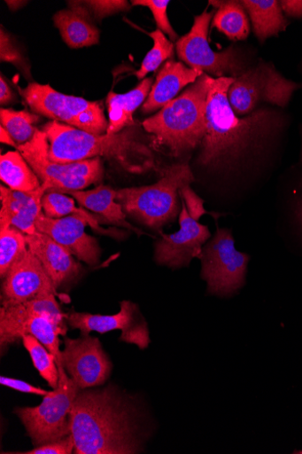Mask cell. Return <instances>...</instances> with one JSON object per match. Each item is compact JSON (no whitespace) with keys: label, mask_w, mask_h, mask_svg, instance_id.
I'll list each match as a JSON object with an SVG mask.
<instances>
[{"label":"cell","mask_w":302,"mask_h":454,"mask_svg":"<svg viewBox=\"0 0 302 454\" xmlns=\"http://www.w3.org/2000/svg\"><path fill=\"white\" fill-rule=\"evenodd\" d=\"M236 78H213L206 101V131L198 162L206 168H230L251 149H264L288 127L281 110L257 109L240 118L232 109L228 91Z\"/></svg>","instance_id":"obj_1"},{"label":"cell","mask_w":302,"mask_h":454,"mask_svg":"<svg viewBox=\"0 0 302 454\" xmlns=\"http://www.w3.org/2000/svg\"><path fill=\"white\" fill-rule=\"evenodd\" d=\"M136 401L114 386L80 390L71 414L76 454H135L146 439Z\"/></svg>","instance_id":"obj_2"},{"label":"cell","mask_w":302,"mask_h":454,"mask_svg":"<svg viewBox=\"0 0 302 454\" xmlns=\"http://www.w3.org/2000/svg\"><path fill=\"white\" fill-rule=\"evenodd\" d=\"M42 131L48 137L50 159L57 163L105 158L133 175L145 174L156 167L155 155L140 139L136 126L114 135H95L52 121Z\"/></svg>","instance_id":"obj_3"},{"label":"cell","mask_w":302,"mask_h":454,"mask_svg":"<svg viewBox=\"0 0 302 454\" xmlns=\"http://www.w3.org/2000/svg\"><path fill=\"white\" fill-rule=\"evenodd\" d=\"M213 78L204 73L180 97L143 122L156 145L175 157L201 145L206 131V101Z\"/></svg>","instance_id":"obj_4"},{"label":"cell","mask_w":302,"mask_h":454,"mask_svg":"<svg viewBox=\"0 0 302 454\" xmlns=\"http://www.w3.org/2000/svg\"><path fill=\"white\" fill-rule=\"evenodd\" d=\"M67 333L66 315L54 294L39 296L27 302L0 309V347L7 348L26 335L35 337L44 345L63 365L59 336Z\"/></svg>","instance_id":"obj_5"},{"label":"cell","mask_w":302,"mask_h":454,"mask_svg":"<svg viewBox=\"0 0 302 454\" xmlns=\"http://www.w3.org/2000/svg\"><path fill=\"white\" fill-rule=\"evenodd\" d=\"M194 181L188 163L170 165L154 184L118 190L116 200L126 215L151 229L159 230L176 219L180 190Z\"/></svg>","instance_id":"obj_6"},{"label":"cell","mask_w":302,"mask_h":454,"mask_svg":"<svg viewBox=\"0 0 302 454\" xmlns=\"http://www.w3.org/2000/svg\"><path fill=\"white\" fill-rule=\"evenodd\" d=\"M17 149L30 165L41 184L47 188V192L66 194L71 191L83 190L103 180L102 158L66 164L52 161L50 159L48 137L42 130H38L30 142Z\"/></svg>","instance_id":"obj_7"},{"label":"cell","mask_w":302,"mask_h":454,"mask_svg":"<svg viewBox=\"0 0 302 454\" xmlns=\"http://www.w3.org/2000/svg\"><path fill=\"white\" fill-rule=\"evenodd\" d=\"M58 369V388L44 396L37 406L15 410L35 447L71 434V409L81 389L68 376L64 365H59Z\"/></svg>","instance_id":"obj_8"},{"label":"cell","mask_w":302,"mask_h":454,"mask_svg":"<svg viewBox=\"0 0 302 454\" xmlns=\"http://www.w3.org/2000/svg\"><path fill=\"white\" fill-rule=\"evenodd\" d=\"M20 93L36 114L62 121L65 125L90 134L105 135L107 132L109 121L99 102L67 96L50 85H40L35 82Z\"/></svg>","instance_id":"obj_9"},{"label":"cell","mask_w":302,"mask_h":454,"mask_svg":"<svg viewBox=\"0 0 302 454\" xmlns=\"http://www.w3.org/2000/svg\"><path fill=\"white\" fill-rule=\"evenodd\" d=\"M301 89L302 84L285 78L274 64L261 61L235 79L228 100L236 114L248 115L262 103L284 108Z\"/></svg>","instance_id":"obj_10"},{"label":"cell","mask_w":302,"mask_h":454,"mask_svg":"<svg viewBox=\"0 0 302 454\" xmlns=\"http://www.w3.org/2000/svg\"><path fill=\"white\" fill-rule=\"evenodd\" d=\"M200 260L209 294L229 297L244 285L249 256L236 249L230 230L219 229L203 247Z\"/></svg>","instance_id":"obj_11"},{"label":"cell","mask_w":302,"mask_h":454,"mask_svg":"<svg viewBox=\"0 0 302 454\" xmlns=\"http://www.w3.org/2000/svg\"><path fill=\"white\" fill-rule=\"evenodd\" d=\"M213 12L197 16L191 30L179 38L176 51L179 59L190 68L220 77L236 78L244 72V64L237 51L228 48L222 52L213 51L208 43V29Z\"/></svg>","instance_id":"obj_12"},{"label":"cell","mask_w":302,"mask_h":454,"mask_svg":"<svg viewBox=\"0 0 302 454\" xmlns=\"http://www.w3.org/2000/svg\"><path fill=\"white\" fill-rule=\"evenodd\" d=\"M102 221H105L102 217L81 208L78 214L60 219H52L42 213L35 227L37 231L49 235L66 247L79 261L95 266L100 261L101 247L94 237L86 233L85 229L90 225L94 230L108 235V231L100 228Z\"/></svg>","instance_id":"obj_13"},{"label":"cell","mask_w":302,"mask_h":454,"mask_svg":"<svg viewBox=\"0 0 302 454\" xmlns=\"http://www.w3.org/2000/svg\"><path fill=\"white\" fill-rule=\"evenodd\" d=\"M120 305V311L113 315L72 312L67 315V323L73 329H79L81 336L120 330V340L145 349L151 343L150 333L138 306L129 301H123Z\"/></svg>","instance_id":"obj_14"},{"label":"cell","mask_w":302,"mask_h":454,"mask_svg":"<svg viewBox=\"0 0 302 454\" xmlns=\"http://www.w3.org/2000/svg\"><path fill=\"white\" fill-rule=\"evenodd\" d=\"M63 365L68 376L81 389L101 387L111 376L112 364L99 339L81 336L65 339Z\"/></svg>","instance_id":"obj_15"},{"label":"cell","mask_w":302,"mask_h":454,"mask_svg":"<svg viewBox=\"0 0 302 454\" xmlns=\"http://www.w3.org/2000/svg\"><path fill=\"white\" fill-rule=\"evenodd\" d=\"M182 205L180 230L162 234L155 244L154 258L159 265L175 269L189 266L193 259L201 258L204 244L211 236L206 226L190 217L183 200Z\"/></svg>","instance_id":"obj_16"},{"label":"cell","mask_w":302,"mask_h":454,"mask_svg":"<svg viewBox=\"0 0 302 454\" xmlns=\"http://www.w3.org/2000/svg\"><path fill=\"white\" fill-rule=\"evenodd\" d=\"M3 280L4 308L17 306L42 295L58 296L51 278L29 249L12 266Z\"/></svg>","instance_id":"obj_17"},{"label":"cell","mask_w":302,"mask_h":454,"mask_svg":"<svg viewBox=\"0 0 302 454\" xmlns=\"http://www.w3.org/2000/svg\"><path fill=\"white\" fill-rule=\"evenodd\" d=\"M26 238L28 249L44 267L58 290L79 278L81 266L66 247L39 231Z\"/></svg>","instance_id":"obj_18"},{"label":"cell","mask_w":302,"mask_h":454,"mask_svg":"<svg viewBox=\"0 0 302 454\" xmlns=\"http://www.w3.org/2000/svg\"><path fill=\"white\" fill-rule=\"evenodd\" d=\"M204 72L190 68L182 62L168 60L159 72L151 93L142 107L143 114L162 109L189 85L194 84Z\"/></svg>","instance_id":"obj_19"},{"label":"cell","mask_w":302,"mask_h":454,"mask_svg":"<svg viewBox=\"0 0 302 454\" xmlns=\"http://www.w3.org/2000/svg\"><path fill=\"white\" fill-rule=\"evenodd\" d=\"M53 20L69 48H89L99 43L100 31L82 2H68V8L56 13Z\"/></svg>","instance_id":"obj_20"},{"label":"cell","mask_w":302,"mask_h":454,"mask_svg":"<svg viewBox=\"0 0 302 454\" xmlns=\"http://www.w3.org/2000/svg\"><path fill=\"white\" fill-rule=\"evenodd\" d=\"M116 193L117 191L110 186L99 185L90 191H71L66 194L75 199L82 208L98 215L105 223H113L139 235H144L143 231L127 221L121 205L116 200Z\"/></svg>","instance_id":"obj_21"},{"label":"cell","mask_w":302,"mask_h":454,"mask_svg":"<svg viewBox=\"0 0 302 454\" xmlns=\"http://www.w3.org/2000/svg\"><path fill=\"white\" fill-rule=\"evenodd\" d=\"M153 86V78L143 79L137 88L126 94L110 92L106 98L109 126L106 134H118L136 126L134 114L149 97Z\"/></svg>","instance_id":"obj_22"},{"label":"cell","mask_w":302,"mask_h":454,"mask_svg":"<svg viewBox=\"0 0 302 454\" xmlns=\"http://www.w3.org/2000/svg\"><path fill=\"white\" fill-rule=\"evenodd\" d=\"M256 37L265 43L272 36L284 32L290 25L277 0H243Z\"/></svg>","instance_id":"obj_23"},{"label":"cell","mask_w":302,"mask_h":454,"mask_svg":"<svg viewBox=\"0 0 302 454\" xmlns=\"http://www.w3.org/2000/svg\"><path fill=\"white\" fill-rule=\"evenodd\" d=\"M0 178L12 190L35 192L42 184L23 155L8 152L0 157Z\"/></svg>","instance_id":"obj_24"},{"label":"cell","mask_w":302,"mask_h":454,"mask_svg":"<svg viewBox=\"0 0 302 454\" xmlns=\"http://www.w3.org/2000/svg\"><path fill=\"white\" fill-rule=\"evenodd\" d=\"M217 13L212 27L234 41L245 40L250 33L249 20L241 2H209Z\"/></svg>","instance_id":"obj_25"},{"label":"cell","mask_w":302,"mask_h":454,"mask_svg":"<svg viewBox=\"0 0 302 454\" xmlns=\"http://www.w3.org/2000/svg\"><path fill=\"white\" fill-rule=\"evenodd\" d=\"M22 342L41 378L44 379L53 389L58 388L59 369L56 356L33 336H24Z\"/></svg>","instance_id":"obj_26"},{"label":"cell","mask_w":302,"mask_h":454,"mask_svg":"<svg viewBox=\"0 0 302 454\" xmlns=\"http://www.w3.org/2000/svg\"><path fill=\"white\" fill-rule=\"evenodd\" d=\"M40 117L27 111H15L3 108L0 111V121L13 137L18 147L30 142L35 136L38 129L34 127Z\"/></svg>","instance_id":"obj_27"},{"label":"cell","mask_w":302,"mask_h":454,"mask_svg":"<svg viewBox=\"0 0 302 454\" xmlns=\"http://www.w3.org/2000/svg\"><path fill=\"white\" fill-rule=\"evenodd\" d=\"M27 250V238L22 231L12 226L0 229V277L3 279Z\"/></svg>","instance_id":"obj_28"},{"label":"cell","mask_w":302,"mask_h":454,"mask_svg":"<svg viewBox=\"0 0 302 454\" xmlns=\"http://www.w3.org/2000/svg\"><path fill=\"white\" fill-rule=\"evenodd\" d=\"M150 36L153 39L154 45L144 58L140 69L136 73L140 80L145 79L149 73L157 70L164 61L174 56V45L163 32L156 29L150 33Z\"/></svg>","instance_id":"obj_29"},{"label":"cell","mask_w":302,"mask_h":454,"mask_svg":"<svg viewBox=\"0 0 302 454\" xmlns=\"http://www.w3.org/2000/svg\"><path fill=\"white\" fill-rule=\"evenodd\" d=\"M37 191L19 192L4 185L0 187V201H2L0 229L12 226L13 219L19 215L24 206L34 198Z\"/></svg>","instance_id":"obj_30"},{"label":"cell","mask_w":302,"mask_h":454,"mask_svg":"<svg viewBox=\"0 0 302 454\" xmlns=\"http://www.w3.org/2000/svg\"><path fill=\"white\" fill-rule=\"evenodd\" d=\"M0 59L14 65L27 79H31L30 65L14 36L2 26L0 32Z\"/></svg>","instance_id":"obj_31"},{"label":"cell","mask_w":302,"mask_h":454,"mask_svg":"<svg viewBox=\"0 0 302 454\" xmlns=\"http://www.w3.org/2000/svg\"><path fill=\"white\" fill-rule=\"evenodd\" d=\"M47 188L41 186L34 198L27 203L19 215L13 219L12 226L22 231L25 235L35 234L36 231L35 223L43 213L42 198L47 192Z\"/></svg>","instance_id":"obj_32"},{"label":"cell","mask_w":302,"mask_h":454,"mask_svg":"<svg viewBox=\"0 0 302 454\" xmlns=\"http://www.w3.org/2000/svg\"><path fill=\"white\" fill-rule=\"evenodd\" d=\"M43 213L50 218L60 219L78 214L74 198L59 192H47L42 198Z\"/></svg>","instance_id":"obj_33"},{"label":"cell","mask_w":302,"mask_h":454,"mask_svg":"<svg viewBox=\"0 0 302 454\" xmlns=\"http://www.w3.org/2000/svg\"><path fill=\"white\" fill-rule=\"evenodd\" d=\"M170 3L168 0H133V6L146 7L151 10L156 21L158 29L169 36L172 41H178L179 35L170 25L166 10Z\"/></svg>","instance_id":"obj_34"},{"label":"cell","mask_w":302,"mask_h":454,"mask_svg":"<svg viewBox=\"0 0 302 454\" xmlns=\"http://www.w3.org/2000/svg\"><path fill=\"white\" fill-rule=\"evenodd\" d=\"M94 20H102L113 14L128 12L131 10L125 0H92V2H82Z\"/></svg>","instance_id":"obj_35"},{"label":"cell","mask_w":302,"mask_h":454,"mask_svg":"<svg viewBox=\"0 0 302 454\" xmlns=\"http://www.w3.org/2000/svg\"><path fill=\"white\" fill-rule=\"evenodd\" d=\"M74 451V441L72 434L52 442L36 446L27 451L7 452L18 454H72Z\"/></svg>","instance_id":"obj_36"},{"label":"cell","mask_w":302,"mask_h":454,"mask_svg":"<svg viewBox=\"0 0 302 454\" xmlns=\"http://www.w3.org/2000/svg\"><path fill=\"white\" fill-rule=\"evenodd\" d=\"M180 194L190 217L195 221L198 222L202 216L207 215L204 208V200L192 190L190 184L183 186L180 190Z\"/></svg>","instance_id":"obj_37"},{"label":"cell","mask_w":302,"mask_h":454,"mask_svg":"<svg viewBox=\"0 0 302 454\" xmlns=\"http://www.w3.org/2000/svg\"><path fill=\"white\" fill-rule=\"evenodd\" d=\"M0 384L20 393L46 396L50 391L35 387L27 382L8 377L0 378Z\"/></svg>","instance_id":"obj_38"},{"label":"cell","mask_w":302,"mask_h":454,"mask_svg":"<svg viewBox=\"0 0 302 454\" xmlns=\"http://www.w3.org/2000/svg\"><path fill=\"white\" fill-rule=\"evenodd\" d=\"M280 5L287 18L302 19V0H282Z\"/></svg>","instance_id":"obj_39"},{"label":"cell","mask_w":302,"mask_h":454,"mask_svg":"<svg viewBox=\"0 0 302 454\" xmlns=\"http://www.w3.org/2000/svg\"><path fill=\"white\" fill-rule=\"evenodd\" d=\"M15 96L12 91L11 88L7 84L4 75L0 77V104L2 106H7L13 102Z\"/></svg>","instance_id":"obj_40"},{"label":"cell","mask_w":302,"mask_h":454,"mask_svg":"<svg viewBox=\"0 0 302 454\" xmlns=\"http://www.w3.org/2000/svg\"><path fill=\"white\" fill-rule=\"evenodd\" d=\"M0 141H2L3 144H6V145H11L12 147L18 148V145L14 141L13 137L3 127L0 128Z\"/></svg>","instance_id":"obj_41"},{"label":"cell","mask_w":302,"mask_h":454,"mask_svg":"<svg viewBox=\"0 0 302 454\" xmlns=\"http://www.w3.org/2000/svg\"><path fill=\"white\" fill-rule=\"evenodd\" d=\"M27 2H17V0H13V2H10L7 0L6 4L9 6L10 10L12 12H17L27 5Z\"/></svg>","instance_id":"obj_42"},{"label":"cell","mask_w":302,"mask_h":454,"mask_svg":"<svg viewBox=\"0 0 302 454\" xmlns=\"http://www.w3.org/2000/svg\"><path fill=\"white\" fill-rule=\"evenodd\" d=\"M301 136H302V128H301ZM299 161H300V163H302V146H301V152H300Z\"/></svg>","instance_id":"obj_43"},{"label":"cell","mask_w":302,"mask_h":454,"mask_svg":"<svg viewBox=\"0 0 302 454\" xmlns=\"http://www.w3.org/2000/svg\"><path fill=\"white\" fill-rule=\"evenodd\" d=\"M299 216H300L301 221H302V203H301V206H300Z\"/></svg>","instance_id":"obj_44"}]
</instances>
